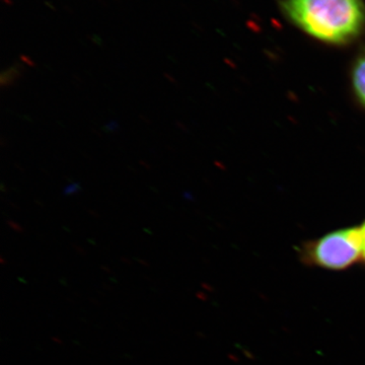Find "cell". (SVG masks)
I'll return each instance as SVG.
<instances>
[{
	"instance_id": "1",
	"label": "cell",
	"mask_w": 365,
	"mask_h": 365,
	"mask_svg": "<svg viewBox=\"0 0 365 365\" xmlns=\"http://www.w3.org/2000/svg\"><path fill=\"white\" fill-rule=\"evenodd\" d=\"M281 9L300 30L329 44H347L364 30L362 0H282Z\"/></svg>"
},
{
	"instance_id": "2",
	"label": "cell",
	"mask_w": 365,
	"mask_h": 365,
	"mask_svg": "<svg viewBox=\"0 0 365 365\" xmlns=\"http://www.w3.org/2000/svg\"><path fill=\"white\" fill-rule=\"evenodd\" d=\"M300 258L309 266L331 271H342L361 260L359 227H347L307 242Z\"/></svg>"
},
{
	"instance_id": "3",
	"label": "cell",
	"mask_w": 365,
	"mask_h": 365,
	"mask_svg": "<svg viewBox=\"0 0 365 365\" xmlns=\"http://www.w3.org/2000/svg\"><path fill=\"white\" fill-rule=\"evenodd\" d=\"M351 81L355 96L365 106V51L359 55L353 64Z\"/></svg>"
},
{
	"instance_id": "4",
	"label": "cell",
	"mask_w": 365,
	"mask_h": 365,
	"mask_svg": "<svg viewBox=\"0 0 365 365\" xmlns=\"http://www.w3.org/2000/svg\"><path fill=\"white\" fill-rule=\"evenodd\" d=\"M21 76V71L20 69L16 68V66L11 67V68L7 69L6 71L2 72L1 78H0L2 88L13 86L14 81H18Z\"/></svg>"
},
{
	"instance_id": "5",
	"label": "cell",
	"mask_w": 365,
	"mask_h": 365,
	"mask_svg": "<svg viewBox=\"0 0 365 365\" xmlns=\"http://www.w3.org/2000/svg\"><path fill=\"white\" fill-rule=\"evenodd\" d=\"M81 191V185H79L78 182H73L71 186L66 187V188L64 189V194H66V195H73V194L78 193V192Z\"/></svg>"
},
{
	"instance_id": "6",
	"label": "cell",
	"mask_w": 365,
	"mask_h": 365,
	"mask_svg": "<svg viewBox=\"0 0 365 365\" xmlns=\"http://www.w3.org/2000/svg\"><path fill=\"white\" fill-rule=\"evenodd\" d=\"M360 228V235H361V260L365 264V222Z\"/></svg>"
},
{
	"instance_id": "7",
	"label": "cell",
	"mask_w": 365,
	"mask_h": 365,
	"mask_svg": "<svg viewBox=\"0 0 365 365\" xmlns=\"http://www.w3.org/2000/svg\"><path fill=\"white\" fill-rule=\"evenodd\" d=\"M21 61L24 62V63H26V66H31V67H35L36 63L33 61L32 59L30 58V57L26 56V55H21Z\"/></svg>"
},
{
	"instance_id": "8",
	"label": "cell",
	"mask_w": 365,
	"mask_h": 365,
	"mask_svg": "<svg viewBox=\"0 0 365 365\" xmlns=\"http://www.w3.org/2000/svg\"><path fill=\"white\" fill-rule=\"evenodd\" d=\"M7 225H9L13 230H16V232H23L24 228L21 227L20 225H18V223H16L13 222V220H7L6 222Z\"/></svg>"
},
{
	"instance_id": "9",
	"label": "cell",
	"mask_w": 365,
	"mask_h": 365,
	"mask_svg": "<svg viewBox=\"0 0 365 365\" xmlns=\"http://www.w3.org/2000/svg\"><path fill=\"white\" fill-rule=\"evenodd\" d=\"M106 129H107L108 131H116L119 129V124H118L116 121L110 122V123L107 125V127H106Z\"/></svg>"
},
{
	"instance_id": "10",
	"label": "cell",
	"mask_w": 365,
	"mask_h": 365,
	"mask_svg": "<svg viewBox=\"0 0 365 365\" xmlns=\"http://www.w3.org/2000/svg\"><path fill=\"white\" fill-rule=\"evenodd\" d=\"M163 76H165V78H167L168 81H170V83H175V85H177L176 78H175L174 76H170V74L168 73V72H165V73H163Z\"/></svg>"
},
{
	"instance_id": "11",
	"label": "cell",
	"mask_w": 365,
	"mask_h": 365,
	"mask_svg": "<svg viewBox=\"0 0 365 365\" xmlns=\"http://www.w3.org/2000/svg\"><path fill=\"white\" fill-rule=\"evenodd\" d=\"M176 125H177V127H179L180 129H182V131H185V132H187L188 131V129L186 128V127L184 126V125H182L181 123V122H176Z\"/></svg>"
},
{
	"instance_id": "12",
	"label": "cell",
	"mask_w": 365,
	"mask_h": 365,
	"mask_svg": "<svg viewBox=\"0 0 365 365\" xmlns=\"http://www.w3.org/2000/svg\"><path fill=\"white\" fill-rule=\"evenodd\" d=\"M185 199H190V200H193V197L191 196V194L188 193V192H185L184 193Z\"/></svg>"
},
{
	"instance_id": "13",
	"label": "cell",
	"mask_w": 365,
	"mask_h": 365,
	"mask_svg": "<svg viewBox=\"0 0 365 365\" xmlns=\"http://www.w3.org/2000/svg\"><path fill=\"white\" fill-rule=\"evenodd\" d=\"M2 2L6 4V6H13L14 4L13 0H2Z\"/></svg>"
},
{
	"instance_id": "14",
	"label": "cell",
	"mask_w": 365,
	"mask_h": 365,
	"mask_svg": "<svg viewBox=\"0 0 365 365\" xmlns=\"http://www.w3.org/2000/svg\"><path fill=\"white\" fill-rule=\"evenodd\" d=\"M140 163H141V165H144V167L148 168V169H150V165H148V163H144V162H143V160H141Z\"/></svg>"
},
{
	"instance_id": "15",
	"label": "cell",
	"mask_w": 365,
	"mask_h": 365,
	"mask_svg": "<svg viewBox=\"0 0 365 365\" xmlns=\"http://www.w3.org/2000/svg\"><path fill=\"white\" fill-rule=\"evenodd\" d=\"M46 4H47V6H48L51 7V9H53V11H55V7H54V6H51V4H48V2H46Z\"/></svg>"
}]
</instances>
